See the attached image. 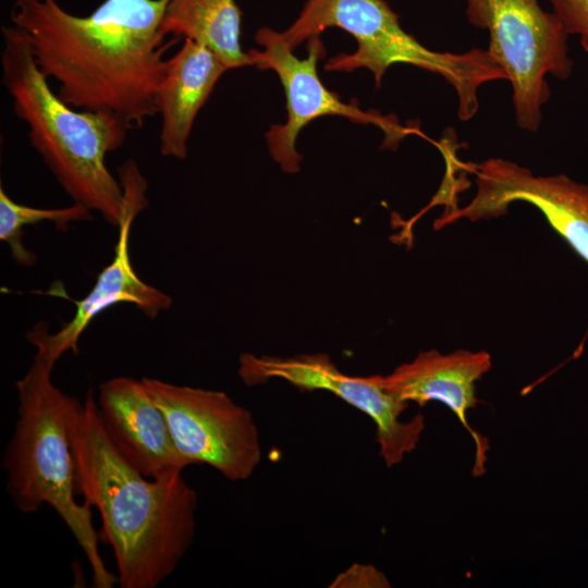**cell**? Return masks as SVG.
<instances>
[{
  "instance_id": "cell-1",
  "label": "cell",
  "mask_w": 588,
  "mask_h": 588,
  "mask_svg": "<svg viewBox=\"0 0 588 588\" xmlns=\"http://www.w3.org/2000/svg\"><path fill=\"white\" fill-rule=\"evenodd\" d=\"M167 2L105 0L77 16L57 0H15L10 21L64 102L130 132L157 114L166 53L176 42L161 30Z\"/></svg>"
},
{
  "instance_id": "cell-2",
  "label": "cell",
  "mask_w": 588,
  "mask_h": 588,
  "mask_svg": "<svg viewBox=\"0 0 588 588\" xmlns=\"http://www.w3.org/2000/svg\"><path fill=\"white\" fill-rule=\"evenodd\" d=\"M76 493L96 507L121 588H156L191 548L198 497L182 471L151 479L130 465L103 431L88 392L69 422Z\"/></svg>"
},
{
  "instance_id": "cell-3",
  "label": "cell",
  "mask_w": 588,
  "mask_h": 588,
  "mask_svg": "<svg viewBox=\"0 0 588 588\" xmlns=\"http://www.w3.org/2000/svg\"><path fill=\"white\" fill-rule=\"evenodd\" d=\"M1 77L30 145L63 189L119 226L124 194L106 166V155L122 146L127 131L114 120L64 102L38 68L28 44L12 25L1 28Z\"/></svg>"
},
{
  "instance_id": "cell-4",
  "label": "cell",
  "mask_w": 588,
  "mask_h": 588,
  "mask_svg": "<svg viewBox=\"0 0 588 588\" xmlns=\"http://www.w3.org/2000/svg\"><path fill=\"white\" fill-rule=\"evenodd\" d=\"M53 367L35 354L15 383L17 419L1 461L5 489L23 514L36 513L45 504L51 506L84 552L94 586L112 588L118 576L101 559L90 506L75 499L69 422L78 400L53 384Z\"/></svg>"
},
{
  "instance_id": "cell-5",
  "label": "cell",
  "mask_w": 588,
  "mask_h": 588,
  "mask_svg": "<svg viewBox=\"0 0 588 588\" xmlns=\"http://www.w3.org/2000/svg\"><path fill=\"white\" fill-rule=\"evenodd\" d=\"M338 27L354 37L357 49L329 59L326 71L369 70L380 86L385 71L397 63L417 66L442 76L456 91L457 115L470 120L478 111V89L485 83L506 79L490 52L471 49L464 53L438 52L422 46L404 30L399 15L384 0H306L299 15L284 32L287 47L321 37L323 30Z\"/></svg>"
},
{
  "instance_id": "cell-6",
  "label": "cell",
  "mask_w": 588,
  "mask_h": 588,
  "mask_svg": "<svg viewBox=\"0 0 588 588\" xmlns=\"http://www.w3.org/2000/svg\"><path fill=\"white\" fill-rule=\"evenodd\" d=\"M470 24L490 34L487 49L504 71L513 90L517 125L539 130L541 107L549 100L546 76L568 77L572 60L567 32L555 13L538 0H466Z\"/></svg>"
},
{
  "instance_id": "cell-7",
  "label": "cell",
  "mask_w": 588,
  "mask_h": 588,
  "mask_svg": "<svg viewBox=\"0 0 588 588\" xmlns=\"http://www.w3.org/2000/svg\"><path fill=\"white\" fill-rule=\"evenodd\" d=\"M255 39L262 49L248 51L253 65L274 71L286 99V121L272 125L266 133L270 155L284 172L299 170L303 157L296 150L297 136L309 122L321 117L339 115L354 123L372 124L383 133L382 148L388 149H395L408 135L422 136L417 125H403L394 114L363 110L355 99L344 102L336 93L328 89L317 72L318 61L326 56L321 37L307 41L304 59L296 57L280 33L269 27L259 28Z\"/></svg>"
},
{
  "instance_id": "cell-8",
  "label": "cell",
  "mask_w": 588,
  "mask_h": 588,
  "mask_svg": "<svg viewBox=\"0 0 588 588\" xmlns=\"http://www.w3.org/2000/svg\"><path fill=\"white\" fill-rule=\"evenodd\" d=\"M142 380L191 465H208L230 481H243L254 474L262 451L258 427L247 408L223 391L147 377Z\"/></svg>"
},
{
  "instance_id": "cell-9",
  "label": "cell",
  "mask_w": 588,
  "mask_h": 588,
  "mask_svg": "<svg viewBox=\"0 0 588 588\" xmlns=\"http://www.w3.org/2000/svg\"><path fill=\"white\" fill-rule=\"evenodd\" d=\"M238 375L247 385L278 378L302 391L333 393L373 421L379 454L388 467L416 449L426 428L421 414L402 419L408 403L384 387L382 375H346L326 354L277 357L246 353L240 356Z\"/></svg>"
},
{
  "instance_id": "cell-10",
  "label": "cell",
  "mask_w": 588,
  "mask_h": 588,
  "mask_svg": "<svg viewBox=\"0 0 588 588\" xmlns=\"http://www.w3.org/2000/svg\"><path fill=\"white\" fill-rule=\"evenodd\" d=\"M477 193L465 207L446 211L434 228L461 219L477 221L503 216L512 203L537 207L549 224L588 264V186L564 174L536 176L515 162L490 158L475 166ZM588 329L575 352L581 351Z\"/></svg>"
},
{
  "instance_id": "cell-11",
  "label": "cell",
  "mask_w": 588,
  "mask_h": 588,
  "mask_svg": "<svg viewBox=\"0 0 588 588\" xmlns=\"http://www.w3.org/2000/svg\"><path fill=\"white\" fill-rule=\"evenodd\" d=\"M119 181L124 194V216L119 225L112 261L98 274L90 292L75 302L74 316L60 330L51 333L46 322H39L26 335L27 341L36 347V355L52 366L65 352H77L81 335L106 308L131 303L154 319L171 306V297L142 281L131 264V226L137 213L147 206V182L132 160L119 168Z\"/></svg>"
},
{
  "instance_id": "cell-12",
  "label": "cell",
  "mask_w": 588,
  "mask_h": 588,
  "mask_svg": "<svg viewBox=\"0 0 588 588\" xmlns=\"http://www.w3.org/2000/svg\"><path fill=\"white\" fill-rule=\"evenodd\" d=\"M96 405L112 445L144 476L158 479L191 465L177 450L167 418L143 380L115 377L102 382Z\"/></svg>"
},
{
  "instance_id": "cell-13",
  "label": "cell",
  "mask_w": 588,
  "mask_h": 588,
  "mask_svg": "<svg viewBox=\"0 0 588 588\" xmlns=\"http://www.w3.org/2000/svg\"><path fill=\"white\" fill-rule=\"evenodd\" d=\"M491 364V356L485 351L457 350L441 354L430 350L382 376L384 387L401 400L419 406L440 402L455 415L475 445L474 476L486 471L489 443L469 425L467 413L479 403L476 382L490 370Z\"/></svg>"
},
{
  "instance_id": "cell-14",
  "label": "cell",
  "mask_w": 588,
  "mask_h": 588,
  "mask_svg": "<svg viewBox=\"0 0 588 588\" xmlns=\"http://www.w3.org/2000/svg\"><path fill=\"white\" fill-rule=\"evenodd\" d=\"M226 71L229 69L210 49L191 39H184L179 51L168 59L156 97L162 156L186 158L194 121Z\"/></svg>"
},
{
  "instance_id": "cell-15",
  "label": "cell",
  "mask_w": 588,
  "mask_h": 588,
  "mask_svg": "<svg viewBox=\"0 0 588 588\" xmlns=\"http://www.w3.org/2000/svg\"><path fill=\"white\" fill-rule=\"evenodd\" d=\"M161 30L207 47L229 70L253 65L241 45L242 12L235 0H168Z\"/></svg>"
},
{
  "instance_id": "cell-16",
  "label": "cell",
  "mask_w": 588,
  "mask_h": 588,
  "mask_svg": "<svg viewBox=\"0 0 588 588\" xmlns=\"http://www.w3.org/2000/svg\"><path fill=\"white\" fill-rule=\"evenodd\" d=\"M90 218V209L79 203L63 208H35L14 201L0 188V238L9 245L13 259L25 267L33 266L37 257L23 245L24 226L49 221L65 229L71 222Z\"/></svg>"
},
{
  "instance_id": "cell-17",
  "label": "cell",
  "mask_w": 588,
  "mask_h": 588,
  "mask_svg": "<svg viewBox=\"0 0 588 588\" xmlns=\"http://www.w3.org/2000/svg\"><path fill=\"white\" fill-rule=\"evenodd\" d=\"M567 34H577L588 52V0H549Z\"/></svg>"
},
{
  "instance_id": "cell-18",
  "label": "cell",
  "mask_w": 588,
  "mask_h": 588,
  "mask_svg": "<svg viewBox=\"0 0 588 588\" xmlns=\"http://www.w3.org/2000/svg\"><path fill=\"white\" fill-rule=\"evenodd\" d=\"M333 584L350 587H389L387 577L370 565H353L341 574Z\"/></svg>"
}]
</instances>
